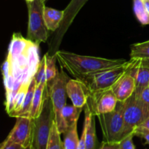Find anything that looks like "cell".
<instances>
[{"label":"cell","mask_w":149,"mask_h":149,"mask_svg":"<svg viewBox=\"0 0 149 149\" xmlns=\"http://www.w3.org/2000/svg\"><path fill=\"white\" fill-rule=\"evenodd\" d=\"M39 45L20 34L15 33L10 41L7 56L1 66L5 88V109L9 115L19 93H26L40 64Z\"/></svg>","instance_id":"obj_1"},{"label":"cell","mask_w":149,"mask_h":149,"mask_svg":"<svg viewBox=\"0 0 149 149\" xmlns=\"http://www.w3.org/2000/svg\"><path fill=\"white\" fill-rule=\"evenodd\" d=\"M55 56L61 68L66 70L72 77L77 80H81L103 70L119 67L127 61L122 58L109 59L79 55L63 51H58L55 53Z\"/></svg>","instance_id":"obj_2"},{"label":"cell","mask_w":149,"mask_h":149,"mask_svg":"<svg viewBox=\"0 0 149 149\" xmlns=\"http://www.w3.org/2000/svg\"><path fill=\"white\" fill-rule=\"evenodd\" d=\"M137 61L130 58L123 65L103 70L79 80L84 83L89 95L109 90Z\"/></svg>","instance_id":"obj_3"},{"label":"cell","mask_w":149,"mask_h":149,"mask_svg":"<svg viewBox=\"0 0 149 149\" xmlns=\"http://www.w3.org/2000/svg\"><path fill=\"white\" fill-rule=\"evenodd\" d=\"M69 80L68 76L61 69L56 77L47 83L48 93L53 107L55 121L61 134H64L68 130L66 124L62 116V112L66 106V83Z\"/></svg>","instance_id":"obj_4"},{"label":"cell","mask_w":149,"mask_h":149,"mask_svg":"<svg viewBox=\"0 0 149 149\" xmlns=\"http://www.w3.org/2000/svg\"><path fill=\"white\" fill-rule=\"evenodd\" d=\"M54 121L55 114L47 89L42 112L34 119L32 149H47Z\"/></svg>","instance_id":"obj_5"},{"label":"cell","mask_w":149,"mask_h":149,"mask_svg":"<svg viewBox=\"0 0 149 149\" xmlns=\"http://www.w3.org/2000/svg\"><path fill=\"white\" fill-rule=\"evenodd\" d=\"M101 127L104 142L120 143L126 137L125 133V120L123 104L118 102L116 109L111 112L97 115Z\"/></svg>","instance_id":"obj_6"},{"label":"cell","mask_w":149,"mask_h":149,"mask_svg":"<svg viewBox=\"0 0 149 149\" xmlns=\"http://www.w3.org/2000/svg\"><path fill=\"white\" fill-rule=\"evenodd\" d=\"M29 10L27 39L35 43L46 42L49 32L44 18L45 1L43 0H33L27 2Z\"/></svg>","instance_id":"obj_7"},{"label":"cell","mask_w":149,"mask_h":149,"mask_svg":"<svg viewBox=\"0 0 149 149\" xmlns=\"http://www.w3.org/2000/svg\"><path fill=\"white\" fill-rule=\"evenodd\" d=\"M123 104V115L125 120V133L127 137L134 132L149 117V105L137 97L135 94L129 98Z\"/></svg>","instance_id":"obj_8"},{"label":"cell","mask_w":149,"mask_h":149,"mask_svg":"<svg viewBox=\"0 0 149 149\" xmlns=\"http://www.w3.org/2000/svg\"><path fill=\"white\" fill-rule=\"evenodd\" d=\"M88 0H71L65 10H63V18L61 21L60 27L58 28L56 34L52 39L49 45V53L51 56H55L58 51L64 35L72 23L79 10L86 4Z\"/></svg>","instance_id":"obj_9"},{"label":"cell","mask_w":149,"mask_h":149,"mask_svg":"<svg viewBox=\"0 0 149 149\" xmlns=\"http://www.w3.org/2000/svg\"><path fill=\"white\" fill-rule=\"evenodd\" d=\"M34 130V119L29 116H18L6 139L21 145L26 148H32Z\"/></svg>","instance_id":"obj_10"},{"label":"cell","mask_w":149,"mask_h":149,"mask_svg":"<svg viewBox=\"0 0 149 149\" xmlns=\"http://www.w3.org/2000/svg\"><path fill=\"white\" fill-rule=\"evenodd\" d=\"M118 100L112 89L89 95L87 105L95 116L103 115L114 110Z\"/></svg>","instance_id":"obj_11"},{"label":"cell","mask_w":149,"mask_h":149,"mask_svg":"<svg viewBox=\"0 0 149 149\" xmlns=\"http://www.w3.org/2000/svg\"><path fill=\"white\" fill-rule=\"evenodd\" d=\"M131 68L111 88L118 102H124L127 101L132 96L135 91V80L130 71Z\"/></svg>","instance_id":"obj_12"},{"label":"cell","mask_w":149,"mask_h":149,"mask_svg":"<svg viewBox=\"0 0 149 149\" xmlns=\"http://www.w3.org/2000/svg\"><path fill=\"white\" fill-rule=\"evenodd\" d=\"M66 92L73 105L84 108L87 105L89 93L81 81L77 79H69L66 83Z\"/></svg>","instance_id":"obj_13"},{"label":"cell","mask_w":149,"mask_h":149,"mask_svg":"<svg viewBox=\"0 0 149 149\" xmlns=\"http://www.w3.org/2000/svg\"><path fill=\"white\" fill-rule=\"evenodd\" d=\"M135 77V91L134 94L139 97L143 91L149 86V68L141 64V60L136 61L130 70Z\"/></svg>","instance_id":"obj_14"},{"label":"cell","mask_w":149,"mask_h":149,"mask_svg":"<svg viewBox=\"0 0 149 149\" xmlns=\"http://www.w3.org/2000/svg\"><path fill=\"white\" fill-rule=\"evenodd\" d=\"M47 89V83L42 82L36 86L33 97L31 108L29 116L33 119L37 118L40 115L43 108L44 102L46 97V92Z\"/></svg>","instance_id":"obj_15"},{"label":"cell","mask_w":149,"mask_h":149,"mask_svg":"<svg viewBox=\"0 0 149 149\" xmlns=\"http://www.w3.org/2000/svg\"><path fill=\"white\" fill-rule=\"evenodd\" d=\"M63 18V10H58L45 6L44 9V18L48 30H58Z\"/></svg>","instance_id":"obj_16"},{"label":"cell","mask_w":149,"mask_h":149,"mask_svg":"<svg viewBox=\"0 0 149 149\" xmlns=\"http://www.w3.org/2000/svg\"><path fill=\"white\" fill-rule=\"evenodd\" d=\"M84 108H79L74 105H66L62 112V116L68 129L77 124L79 115Z\"/></svg>","instance_id":"obj_17"},{"label":"cell","mask_w":149,"mask_h":149,"mask_svg":"<svg viewBox=\"0 0 149 149\" xmlns=\"http://www.w3.org/2000/svg\"><path fill=\"white\" fill-rule=\"evenodd\" d=\"M36 88V81H35L34 77V78L32 80L30 86H29V89H28V91L27 93H26V97H25L24 102H23V105H22L21 109H20V111L17 112L15 118H17V117L18 116H29V115H30L31 108L32 102H33V94H34V91Z\"/></svg>","instance_id":"obj_18"},{"label":"cell","mask_w":149,"mask_h":149,"mask_svg":"<svg viewBox=\"0 0 149 149\" xmlns=\"http://www.w3.org/2000/svg\"><path fill=\"white\" fill-rule=\"evenodd\" d=\"M130 58L143 60L149 58V40L132 44L130 46Z\"/></svg>","instance_id":"obj_19"},{"label":"cell","mask_w":149,"mask_h":149,"mask_svg":"<svg viewBox=\"0 0 149 149\" xmlns=\"http://www.w3.org/2000/svg\"><path fill=\"white\" fill-rule=\"evenodd\" d=\"M63 134L64 149H78L79 138L77 132V124L69 127Z\"/></svg>","instance_id":"obj_20"},{"label":"cell","mask_w":149,"mask_h":149,"mask_svg":"<svg viewBox=\"0 0 149 149\" xmlns=\"http://www.w3.org/2000/svg\"><path fill=\"white\" fill-rule=\"evenodd\" d=\"M133 10L137 19L141 24H149V13L143 0H133Z\"/></svg>","instance_id":"obj_21"},{"label":"cell","mask_w":149,"mask_h":149,"mask_svg":"<svg viewBox=\"0 0 149 149\" xmlns=\"http://www.w3.org/2000/svg\"><path fill=\"white\" fill-rule=\"evenodd\" d=\"M86 149H98V142H97V135H96V127H95V116L93 115L92 118L91 122L89 125L87 129V135H86L85 142Z\"/></svg>","instance_id":"obj_22"},{"label":"cell","mask_w":149,"mask_h":149,"mask_svg":"<svg viewBox=\"0 0 149 149\" xmlns=\"http://www.w3.org/2000/svg\"><path fill=\"white\" fill-rule=\"evenodd\" d=\"M61 134L56 122L54 121L52 129H51L49 143H48L47 149H64L63 142L61 140Z\"/></svg>","instance_id":"obj_23"},{"label":"cell","mask_w":149,"mask_h":149,"mask_svg":"<svg viewBox=\"0 0 149 149\" xmlns=\"http://www.w3.org/2000/svg\"><path fill=\"white\" fill-rule=\"evenodd\" d=\"M45 56L46 58V68H45L46 80L48 83V82L53 80L56 77L58 72L56 68V65H55L57 58L55 56L49 55V53H47Z\"/></svg>","instance_id":"obj_24"},{"label":"cell","mask_w":149,"mask_h":149,"mask_svg":"<svg viewBox=\"0 0 149 149\" xmlns=\"http://www.w3.org/2000/svg\"><path fill=\"white\" fill-rule=\"evenodd\" d=\"M45 68H46V58L44 56L43 58L41 59L39 68H38L37 72L35 74V81H36V86L39 85L42 82H47Z\"/></svg>","instance_id":"obj_25"},{"label":"cell","mask_w":149,"mask_h":149,"mask_svg":"<svg viewBox=\"0 0 149 149\" xmlns=\"http://www.w3.org/2000/svg\"><path fill=\"white\" fill-rule=\"evenodd\" d=\"M134 136V133H132L123 139L119 143V149H135V145L133 143Z\"/></svg>","instance_id":"obj_26"},{"label":"cell","mask_w":149,"mask_h":149,"mask_svg":"<svg viewBox=\"0 0 149 149\" xmlns=\"http://www.w3.org/2000/svg\"><path fill=\"white\" fill-rule=\"evenodd\" d=\"M134 135L141 137L146 141V144L149 145V129L142 127H138L134 130Z\"/></svg>","instance_id":"obj_27"},{"label":"cell","mask_w":149,"mask_h":149,"mask_svg":"<svg viewBox=\"0 0 149 149\" xmlns=\"http://www.w3.org/2000/svg\"><path fill=\"white\" fill-rule=\"evenodd\" d=\"M0 149H32V148H26L22 146L21 145L17 144V143H13V142L10 141V140H5L2 142L1 144Z\"/></svg>","instance_id":"obj_28"},{"label":"cell","mask_w":149,"mask_h":149,"mask_svg":"<svg viewBox=\"0 0 149 149\" xmlns=\"http://www.w3.org/2000/svg\"><path fill=\"white\" fill-rule=\"evenodd\" d=\"M98 149H119V143H109L103 141Z\"/></svg>","instance_id":"obj_29"},{"label":"cell","mask_w":149,"mask_h":149,"mask_svg":"<svg viewBox=\"0 0 149 149\" xmlns=\"http://www.w3.org/2000/svg\"><path fill=\"white\" fill-rule=\"evenodd\" d=\"M139 98L145 103L149 105V86L143 91L142 93L139 96Z\"/></svg>","instance_id":"obj_30"},{"label":"cell","mask_w":149,"mask_h":149,"mask_svg":"<svg viewBox=\"0 0 149 149\" xmlns=\"http://www.w3.org/2000/svg\"><path fill=\"white\" fill-rule=\"evenodd\" d=\"M139 127H144V128L148 129H149V117L148 118H147V119H146V121H144L143 123H142V124H141V125L139 126Z\"/></svg>","instance_id":"obj_31"},{"label":"cell","mask_w":149,"mask_h":149,"mask_svg":"<svg viewBox=\"0 0 149 149\" xmlns=\"http://www.w3.org/2000/svg\"><path fill=\"white\" fill-rule=\"evenodd\" d=\"M141 64L142 66H144V67H148L149 68V58L148 59L141 60Z\"/></svg>","instance_id":"obj_32"},{"label":"cell","mask_w":149,"mask_h":149,"mask_svg":"<svg viewBox=\"0 0 149 149\" xmlns=\"http://www.w3.org/2000/svg\"><path fill=\"white\" fill-rule=\"evenodd\" d=\"M145 5H146V7L147 10H148V13H149V1H145Z\"/></svg>","instance_id":"obj_33"},{"label":"cell","mask_w":149,"mask_h":149,"mask_svg":"<svg viewBox=\"0 0 149 149\" xmlns=\"http://www.w3.org/2000/svg\"><path fill=\"white\" fill-rule=\"evenodd\" d=\"M26 2H30V1H33V0H26Z\"/></svg>","instance_id":"obj_34"},{"label":"cell","mask_w":149,"mask_h":149,"mask_svg":"<svg viewBox=\"0 0 149 149\" xmlns=\"http://www.w3.org/2000/svg\"><path fill=\"white\" fill-rule=\"evenodd\" d=\"M43 1H45V2H46V1H48V0H43Z\"/></svg>","instance_id":"obj_35"},{"label":"cell","mask_w":149,"mask_h":149,"mask_svg":"<svg viewBox=\"0 0 149 149\" xmlns=\"http://www.w3.org/2000/svg\"><path fill=\"white\" fill-rule=\"evenodd\" d=\"M143 1H144V0H143Z\"/></svg>","instance_id":"obj_36"}]
</instances>
